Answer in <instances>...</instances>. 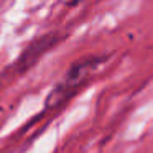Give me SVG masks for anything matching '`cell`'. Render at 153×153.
<instances>
[{
	"label": "cell",
	"instance_id": "cell-1",
	"mask_svg": "<svg viewBox=\"0 0 153 153\" xmlns=\"http://www.w3.org/2000/svg\"><path fill=\"white\" fill-rule=\"evenodd\" d=\"M97 64H99V59H86V61H81V63L74 64L69 69V73L66 74L64 81L61 84H58V87L50 94L48 102H46L48 107L59 105L68 97L73 96L77 87L92 74V71L97 68Z\"/></svg>",
	"mask_w": 153,
	"mask_h": 153
},
{
	"label": "cell",
	"instance_id": "cell-2",
	"mask_svg": "<svg viewBox=\"0 0 153 153\" xmlns=\"http://www.w3.org/2000/svg\"><path fill=\"white\" fill-rule=\"evenodd\" d=\"M63 2L68 5H74V4H77V2H82V0H63Z\"/></svg>",
	"mask_w": 153,
	"mask_h": 153
}]
</instances>
